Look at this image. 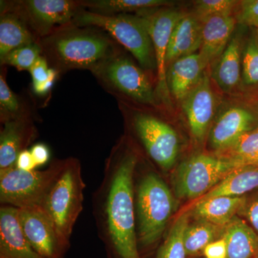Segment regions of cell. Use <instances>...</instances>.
I'll return each instance as SVG.
<instances>
[{
  "mask_svg": "<svg viewBox=\"0 0 258 258\" xmlns=\"http://www.w3.org/2000/svg\"><path fill=\"white\" fill-rule=\"evenodd\" d=\"M138 153L121 137L105 164L103 181L93 198L98 233L108 258H142L136 230L134 176Z\"/></svg>",
  "mask_w": 258,
  "mask_h": 258,
  "instance_id": "1",
  "label": "cell"
},
{
  "mask_svg": "<svg viewBox=\"0 0 258 258\" xmlns=\"http://www.w3.org/2000/svg\"><path fill=\"white\" fill-rule=\"evenodd\" d=\"M42 55L58 74L73 70L91 71L123 50L104 30L70 24L40 39Z\"/></svg>",
  "mask_w": 258,
  "mask_h": 258,
  "instance_id": "2",
  "label": "cell"
},
{
  "mask_svg": "<svg viewBox=\"0 0 258 258\" xmlns=\"http://www.w3.org/2000/svg\"><path fill=\"white\" fill-rule=\"evenodd\" d=\"M127 130L144 149L146 155L164 171L175 165L179 139L174 128L152 111L153 107L117 100Z\"/></svg>",
  "mask_w": 258,
  "mask_h": 258,
  "instance_id": "3",
  "label": "cell"
},
{
  "mask_svg": "<svg viewBox=\"0 0 258 258\" xmlns=\"http://www.w3.org/2000/svg\"><path fill=\"white\" fill-rule=\"evenodd\" d=\"M91 73L100 86L116 100L156 108L161 104L152 74L137 64L125 49Z\"/></svg>",
  "mask_w": 258,
  "mask_h": 258,
  "instance_id": "4",
  "label": "cell"
},
{
  "mask_svg": "<svg viewBox=\"0 0 258 258\" xmlns=\"http://www.w3.org/2000/svg\"><path fill=\"white\" fill-rule=\"evenodd\" d=\"M175 205L174 195L157 173L144 174L135 189L139 249L152 248L159 242Z\"/></svg>",
  "mask_w": 258,
  "mask_h": 258,
  "instance_id": "5",
  "label": "cell"
},
{
  "mask_svg": "<svg viewBox=\"0 0 258 258\" xmlns=\"http://www.w3.org/2000/svg\"><path fill=\"white\" fill-rule=\"evenodd\" d=\"M74 23L104 30L133 55L142 69L157 76L154 47L143 17L136 14L100 15L84 9L77 15Z\"/></svg>",
  "mask_w": 258,
  "mask_h": 258,
  "instance_id": "6",
  "label": "cell"
},
{
  "mask_svg": "<svg viewBox=\"0 0 258 258\" xmlns=\"http://www.w3.org/2000/svg\"><path fill=\"white\" fill-rule=\"evenodd\" d=\"M85 188L81 162L77 158H66L40 207L69 241L83 210Z\"/></svg>",
  "mask_w": 258,
  "mask_h": 258,
  "instance_id": "7",
  "label": "cell"
},
{
  "mask_svg": "<svg viewBox=\"0 0 258 258\" xmlns=\"http://www.w3.org/2000/svg\"><path fill=\"white\" fill-rule=\"evenodd\" d=\"M0 3V12L18 15L37 42L57 29L74 23L85 9L83 0H2Z\"/></svg>",
  "mask_w": 258,
  "mask_h": 258,
  "instance_id": "8",
  "label": "cell"
},
{
  "mask_svg": "<svg viewBox=\"0 0 258 258\" xmlns=\"http://www.w3.org/2000/svg\"><path fill=\"white\" fill-rule=\"evenodd\" d=\"M55 159L45 170L23 171L16 166L0 171V203L17 208L41 206L63 165Z\"/></svg>",
  "mask_w": 258,
  "mask_h": 258,
  "instance_id": "9",
  "label": "cell"
},
{
  "mask_svg": "<svg viewBox=\"0 0 258 258\" xmlns=\"http://www.w3.org/2000/svg\"><path fill=\"white\" fill-rule=\"evenodd\" d=\"M237 169L240 168L234 161L220 159L214 154L192 156L181 163L173 174L174 193L178 198L195 201Z\"/></svg>",
  "mask_w": 258,
  "mask_h": 258,
  "instance_id": "10",
  "label": "cell"
},
{
  "mask_svg": "<svg viewBox=\"0 0 258 258\" xmlns=\"http://www.w3.org/2000/svg\"><path fill=\"white\" fill-rule=\"evenodd\" d=\"M184 12L173 7L159 8L141 14L145 20L152 39L157 62V90L161 104L171 107V96L166 81V57L171 32Z\"/></svg>",
  "mask_w": 258,
  "mask_h": 258,
  "instance_id": "11",
  "label": "cell"
},
{
  "mask_svg": "<svg viewBox=\"0 0 258 258\" xmlns=\"http://www.w3.org/2000/svg\"><path fill=\"white\" fill-rule=\"evenodd\" d=\"M24 235L44 258H64L70 241L61 235L52 219L40 207L18 208Z\"/></svg>",
  "mask_w": 258,
  "mask_h": 258,
  "instance_id": "12",
  "label": "cell"
},
{
  "mask_svg": "<svg viewBox=\"0 0 258 258\" xmlns=\"http://www.w3.org/2000/svg\"><path fill=\"white\" fill-rule=\"evenodd\" d=\"M212 81L210 76L205 74L198 86L181 102L190 132L199 144L203 143L208 137L218 108V97Z\"/></svg>",
  "mask_w": 258,
  "mask_h": 258,
  "instance_id": "13",
  "label": "cell"
},
{
  "mask_svg": "<svg viewBox=\"0 0 258 258\" xmlns=\"http://www.w3.org/2000/svg\"><path fill=\"white\" fill-rule=\"evenodd\" d=\"M258 125V115L250 107L232 105L215 118L208 134L210 149L216 154L235 143L246 132Z\"/></svg>",
  "mask_w": 258,
  "mask_h": 258,
  "instance_id": "14",
  "label": "cell"
},
{
  "mask_svg": "<svg viewBox=\"0 0 258 258\" xmlns=\"http://www.w3.org/2000/svg\"><path fill=\"white\" fill-rule=\"evenodd\" d=\"M0 171L15 166L19 154L38 137L30 107L16 118L1 123Z\"/></svg>",
  "mask_w": 258,
  "mask_h": 258,
  "instance_id": "15",
  "label": "cell"
},
{
  "mask_svg": "<svg viewBox=\"0 0 258 258\" xmlns=\"http://www.w3.org/2000/svg\"><path fill=\"white\" fill-rule=\"evenodd\" d=\"M0 258H44L24 235L18 208L8 205L0 208Z\"/></svg>",
  "mask_w": 258,
  "mask_h": 258,
  "instance_id": "16",
  "label": "cell"
},
{
  "mask_svg": "<svg viewBox=\"0 0 258 258\" xmlns=\"http://www.w3.org/2000/svg\"><path fill=\"white\" fill-rule=\"evenodd\" d=\"M221 56L212 66V81L225 93L235 92L242 80V32L235 31Z\"/></svg>",
  "mask_w": 258,
  "mask_h": 258,
  "instance_id": "17",
  "label": "cell"
},
{
  "mask_svg": "<svg viewBox=\"0 0 258 258\" xmlns=\"http://www.w3.org/2000/svg\"><path fill=\"white\" fill-rule=\"evenodd\" d=\"M208 66L199 53L181 57L166 70V81L171 97L182 102L205 76Z\"/></svg>",
  "mask_w": 258,
  "mask_h": 258,
  "instance_id": "18",
  "label": "cell"
},
{
  "mask_svg": "<svg viewBox=\"0 0 258 258\" xmlns=\"http://www.w3.org/2000/svg\"><path fill=\"white\" fill-rule=\"evenodd\" d=\"M202 23V44L199 54L207 66H212L221 56L235 32L237 18L233 15L210 17Z\"/></svg>",
  "mask_w": 258,
  "mask_h": 258,
  "instance_id": "19",
  "label": "cell"
},
{
  "mask_svg": "<svg viewBox=\"0 0 258 258\" xmlns=\"http://www.w3.org/2000/svg\"><path fill=\"white\" fill-rule=\"evenodd\" d=\"M201 44V22L193 13H184L171 32L166 53V68L177 59L196 53Z\"/></svg>",
  "mask_w": 258,
  "mask_h": 258,
  "instance_id": "20",
  "label": "cell"
},
{
  "mask_svg": "<svg viewBox=\"0 0 258 258\" xmlns=\"http://www.w3.org/2000/svg\"><path fill=\"white\" fill-rule=\"evenodd\" d=\"M246 195L242 197H218L190 205V217L203 220L219 227H225L238 215Z\"/></svg>",
  "mask_w": 258,
  "mask_h": 258,
  "instance_id": "21",
  "label": "cell"
},
{
  "mask_svg": "<svg viewBox=\"0 0 258 258\" xmlns=\"http://www.w3.org/2000/svg\"><path fill=\"white\" fill-rule=\"evenodd\" d=\"M221 238L227 247L226 258H253L258 253L257 234L237 215L223 227Z\"/></svg>",
  "mask_w": 258,
  "mask_h": 258,
  "instance_id": "22",
  "label": "cell"
},
{
  "mask_svg": "<svg viewBox=\"0 0 258 258\" xmlns=\"http://www.w3.org/2000/svg\"><path fill=\"white\" fill-rule=\"evenodd\" d=\"M37 40L28 25L12 12H0V58L10 52Z\"/></svg>",
  "mask_w": 258,
  "mask_h": 258,
  "instance_id": "23",
  "label": "cell"
},
{
  "mask_svg": "<svg viewBox=\"0 0 258 258\" xmlns=\"http://www.w3.org/2000/svg\"><path fill=\"white\" fill-rule=\"evenodd\" d=\"M258 189V167L236 169L206 195L191 205L218 197H242Z\"/></svg>",
  "mask_w": 258,
  "mask_h": 258,
  "instance_id": "24",
  "label": "cell"
},
{
  "mask_svg": "<svg viewBox=\"0 0 258 258\" xmlns=\"http://www.w3.org/2000/svg\"><path fill=\"white\" fill-rule=\"evenodd\" d=\"M174 4L168 0H83L85 9L104 15H141Z\"/></svg>",
  "mask_w": 258,
  "mask_h": 258,
  "instance_id": "25",
  "label": "cell"
},
{
  "mask_svg": "<svg viewBox=\"0 0 258 258\" xmlns=\"http://www.w3.org/2000/svg\"><path fill=\"white\" fill-rule=\"evenodd\" d=\"M222 229L223 227L203 220L189 221L184 235L186 257L194 258L203 254L208 244L221 239Z\"/></svg>",
  "mask_w": 258,
  "mask_h": 258,
  "instance_id": "26",
  "label": "cell"
},
{
  "mask_svg": "<svg viewBox=\"0 0 258 258\" xmlns=\"http://www.w3.org/2000/svg\"><path fill=\"white\" fill-rule=\"evenodd\" d=\"M189 212L185 211L176 218L164 243L158 249L155 258H186L184 235L189 222Z\"/></svg>",
  "mask_w": 258,
  "mask_h": 258,
  "instance_id": "27",
  "label": "cell"
},
{
  "mask_svg": "<svg viewBox=\"0 0 258 258\" xmlns=\"http://www.w3.org/2000/svg\"><path fill=\"white\" fill-rule=\"evenodd\" d=\"M258 152V125L240 137L225 150L214 155L220 159L234 161L240 168L242 161L253 157Z\"/></svg>",
  "mask_w": 258,
  "mask_h": 258,
  "instance_id": "28",
  "label": "cell"
},
{
  "mask_svg": "<svg viewBox=\"0 0 258 258\" xmlns=\"http://www.w3.org/2000/svg\"><path fill=\"white\" fill-rule=\"evenodd\" d=\"M7 72L8 70L6 66H1V72H0V122L1 123L16 118L18 115L22 114L29 107L10 89L7 82Z\"/></svg>",
  "mask_w": 258,
  "mask_h": 258,
  "instance_id": "29",
  "label": "cell"
},
{
  "mask_svg": "<svg viewBox=\"0 0 258 258\" xmlns=\"http://www.w3.org/2000/svg\"><path fill=\"white\" fill-rule=\"evenodd\" d=\"M241 85L249 89H258V42L254 33L244 44Z\"/></svg>",
  "mask_w": 258,
  "mask_h": 258,
  "instance_id": "30",
  "label": "cell"
},
{
  "mask_svg": "<svg viewBox=\"0 0 258 258\" xmlns=\"http://www.w3.org/2000/svg\"><path fill=\"white\" fill-rule=\"evenodd\" d=\"M42 55V50L38 43L31 44L19 47L0 58L1 66H12L19 71L31 69L37 59Z\"/></svg>",
  "mask_w": 258,
  "mask_h": 258,
  "instance_id": "31",
  "label": "cell"
},
{
  "mask_svg": "<svg viewBox=\"0 0 258 258\" xmlns=\"http://www.w3.org/2000/svg\"><path fill=\"white\" fill-rule=\"evenodd\" d=\"M239 3L235 0H198L194 2L192 13L200 21L210 17L233 15Z\"/></svg>",
  "mask_w": 258,
  "mask_h": 258,
  "instance_id": "32",
  "label": "cell"
},
{
  "mask_svg": "<svg viewBox=\"0 0 258 258\" xmlns=\"http://www.w3.org/2000/svg\"><path fill=\"white\" fill-rule=\"evenodd\" d=\"M236 18L241 25L258 28V0L240 1Z\"/></svg>",
  "mask_w": 258,
  "mask_h": 258,
  "instance_id": "33",
  "label": "cell"
},
{
  "mask_svg": "<svg viewBox=\"0 0 258 258\" xmlns=\"http://www.w3.org/2000/svg\"><path fill=\"white\" fill-rule=\"evenodd\" d=\"M239 215L247 219L258 236V189L252 195L246 196L243 206L237 216Z\"/></svg>",
  "mask_w": 258,
  "mask_h": 258,
  "instance_id": "34",
  "label": "cell"
},
{
  "mask_svg": "<svg viewBox=\"0 0 258 258\" xmlns=\"http://www.w3.org/2000/svg\"><path fill=\"white\" fill-rule=\"evenodd\" d=\"M52 69L46 59L41 55L32 66L29 73L31 75L32 83L44 82L50 78Z\"/></svg>",
  "mask_w": 258,
  "mask_h": 258,
  "instance_id": "35",
  "label": "cell"
},
{
  "mask_svg": "<svg viewBox=\"0 0 258 258\" xmlns=\"http://www.w3.org/2000/svg\"><path fill=\"white\" fill-rule=\"evenodd\" d=\"M203 254L207 258L227 257V247H226L225 241L222 238L219 239L208 244L205 247Z\"/></svg>",
  "mask_w": 258,
  "mask_h": 258,
  "instance_id": "36",
  "label": "cell"
},
{
  "mask_svg": "<svg viewBox=\"0 0 258 258\" xmlns=\"http://www.w3.org/2000/svg\"><path fill=\"white\" fill-rule=\"evenodd\" d=\"M30 152L32 153L34 160L36 163L37 166L44 165L48 162L50 157V152L49 148L45 144L38 143L32 146Z\"/></svg>",
  "mask_w": 258,
  "mask_h": 258,
  "instance_id": "37",
  "label": "cell"
},
{
  "mask_svg": "<svg viewBox=\"0 0 258 258\" xmlns=\"http://www.w3.org/2000/svg\"><path fill=\"white\" fill-rule=\"evenodd\" d=\"M60 77V75L52 69L50 78L44 82L32 83V91L37 96H45L49 93L55 83L56 79Z\"/></svg>",
  "mask_w": 258,
  "mask_h": 258,
  "instance_id": "38",
  "label": "cell"
},
{
  "mask_svg": "<svg viewBox=\"0 0 258 258\" xmlns=\"http://www.w3.org/2000/svg\"><path fill=\"white\" fill-rule=\"evenodd\" d=\"M15 166L23 171H33L37 167L31 152L28 149L19 154Z\"/></svg>",
  "mask_w": 258,
  "mask_h": 258,
  "instance_id": "39",
  "label": "cell"
},
{
  "mask_svg": "<svg viewBox=\"0 0 258 258\" xmlns=\"http://www.w3.org/2000/svg\"><path fill=\"white\" fill-rule=\"evenodd\" d=\"M243 167H258V152L253 157L249 158L240 164V168Z\"/></svg>",
  "mask_w": 258,
  "mask_h": 258,
  "instance_id": "40",
  "label": "cell"
},
{
  "mask_svg": "<svg viewBox=\"0 0 258 258\" xmlns=\"http://www.w3.org/2000/svg\"><path fill=\"white\" fill-rule=\"evenodd\" d=\"M251 108L258 115V92L256 93L251 99Z\"/></svg>",
  "mask_w": 258,
  "mask_h": 258,
  "instance_id": "41",
  "label": "cell"
},
{
  "mask_svg": "<svg viewBox=\"0 0 258 258\" xmlns=\"http://www.w3.org/2000/svg\"><path fill=\"white\" fill-rule=\"evenodd\" d=\"M254 35H255L256 39H257V41L258 42V28L254 29Z\"/></svg>",
  "mask_w": 258,
  "mask_h": 258,
  "instance_id": "42",
  "label": "cell"
},
{
  "mask_svg": "<svg viewBox=\"0 0 258 258\" xmlns=\"http://www.w3.org/2000/svg\"><path fill=\"white\" fill-rule=\"evenodd\" d=\"M253 258H258V253H257V255H256L255 257H254Z\"/></svg>",
  "mask_w": 258,
  "mask_h": 258,
  "instance_id": "43",
  "label": "cell"
}]
</instances>
